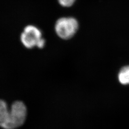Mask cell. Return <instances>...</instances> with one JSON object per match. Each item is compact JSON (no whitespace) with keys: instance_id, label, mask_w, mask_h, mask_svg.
<instances>
[{"instance_id":"cell-1","label":"cell","mask_w":129,"mask_h":129,"mask_svg":"<svg viewBox=\"0 0 129 129\" xmlns=\"http://www.w3.org/2000/svg\"><path fill=\"white\" fill-rule=\"evenodd\" d=\"M27 108L23 102L16 101L8 108L7 104L0 100V127L14 129L21 126L26 120Z\"/></svg>"},{"instance_id":"cell-2","label":"cell","mask_w":129,"mask_h":129,"mask_svg":"<svg viewBox=\"0 0 129 129\" xmlns=\"http://www.w3.org/2000/svg\"><path fill=\"white\" fill-rule=\"evenodd\" d=\"M21 41L24 46L28 49L35 46L42 48L46 42L42 38L41 31L34 25H28L24 28L21 36Z\"/></svg>"},{"instance_id":"cell-3","label":"cell","mask_w":129,"mask_h":129,"mask_svg":"<svg viewBox=\"0 0 129 129\" xmlns=\"http://www.w3.org/2000/svg\"><path fill=\"white\" fill-rule=\"evenodd\" d=\"M78 27V22L75 19L63 17L59 19L55 23V32L61 39L68 40L74 36Z\"/></svg>"},{"instance_id":"cell-4","label":"cell","mask_w":129,"mask_h":129,"mask_svg":"<svg viewBox=\"0 0 129 129\" xmlns=\"http://www.w3.org/2000/svg\"><path fill=\"white\" fill-rule=\"evenodd\" d=\"M118 79L122 85L129 84V66H125L120 70L118 74Z\"/></svg>"},{"instance_id":"cell-5","label":"cell","mask_w":129,"mask_h":129,"mask_svg":"<svg viewBox=\"0 0 129 129\" xmlns=\"http://www.w3.org/2000/svg\"><path fill=\"white\" fill-rule=\"evenodd\" d=\"M75 1L76 0H58V2L62 6L69 7L74 4Z\"/></svg>"}]
</instances>
